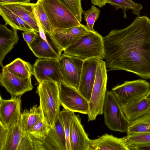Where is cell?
Here are the masks:
<instances>
[{
  "label": "cell",
  "instance_id": "603a6c76",
  "mask_svg": "<svg viewBox=\"0 0 150 150\" xmlns=\"http://www.w3.org/2000/svg\"><path fill=\"white\" fill-rule=\"evenodd\" d=\"M0 15L5 22L13 30L24 31L34 30L21 18L9 9L0 4Z\"/></svg>",
  "mask_w": 150,
  "mask_h": 150
},
{
  "label": "cell",
  "instance_id": "7402d4cb",
  "mask_svg": "<svg viewBox=\"0 0 150 150\" xmlns=\"http://www.w3.org/2000/svg\"><path fill=\"white\" fill-rule=\"evenodd\" d=\"M44 117L40 105H34L29 110H25L21 114L20 125L25 133L29 132L31 128L38 122Z\"/></svg>",
  "mask_w": 150,
  "mask_h": 150
},
{
  "label": "cell",
  "instance_id": "484cf974",
  "mask_svg": "<svg viewBox=\"0 0 150 150\" xmlns=\"http://www.w3.org/2000/svg\"><path fill=\"white\" fill-rule=\"evenodd\" d=\"M127 134L150 133V113L129 122Z\"/></svg>",
  "mask_w": 150,
  "mask_h": 150
},
{
  "label": "cell",
  "instance_id": "ba28073f",
  "mask_svg": "<svg viewBox=\"0 0 150 150\" xmlns=\"http://www.w3.org/2000/svg\"><path fill=\"white\" fill-rule=\"evenodd\" d=\"M60 105L64 109L74 112L87 114L89 102L78 90L63 82L58 83Z\"/></svg>",
  "mask_w": 150,
  "mask_h": 150
},
{
  "label": "cell",
  "instance_id": "e575fe53",
  "mask_svg": "<svg viewBox=\"0 0 150 150\" xmlns=\"http://www.w3.org/2000/svg\"><path fill=\"white\" fill-rule=\"evenodd\" d=\"M38 33L34 30L24 31L22 33L23 39L27 45L32 43L35 39Z\"/></svg>",
  "mask_w": 150,
  "mask_h": 150
},
{
  "label": "cell",
  "instance_id": "1f68e13d",
  "mask_svg": "<svg viewBox=\"0 0 150 150\" xmlns=\"http://www.w3.org/2000/svg\"><path fill=\"white\" fill-rule=\"evenodd\" d=\"M100 12V9L92 4L91 7L87 11H83L84 20L86 22V27L90 31L94 30V24L98 18Z\"/></svg>",
  "mask_w": 150,
  "mask_h": 150
},
{
  "label": "cell",
  "instance_id": "7c38bea8",
  "mask_svg": "<svg viewBox=\"0 0 150 150\" xmlns=\"http://www.w3.org/2000/svg\"><path fill=\"white\" fill-rule=\"evenodd\" d=\"M0 74L1 85L10 94L11 97L21 96L32 90L31 77H18L9 72L4 66Z\"/></svg>",
  "mask_w": 150,
  "mask_h": 150
},
{
  "label": "cell",
  "instance_id": "5b68a950",
  "mask_svg": "<svg viewBox=\"0 0 150 150\" xmlns=\"http://www.w3.org/2000/svg\"><path fill=\"white\" fill-rule=\"evenodd\" d=\"M38 1L42 5L54 30L81 24L70 10L58 0Z\"/></svg>",
  "mask_w": 150,
  "mask_h": 150
},
{
  "label": "cell",
  "instance_id": "d590c367",
  "mask_svg": "<svg viewBox=\"0 0 150 150\" xmlns=\"http://www.w3.org/2000/svg\"><path fill=\"white\" fill-rule=\"evenodd\" d=\"M8 130V127H5L0 124V150H1L5 144Z\"/></svg>",
  "mask_w": 150,
  "mask_h": 150
},
{
  "label": "cell",
  "instance_id": "83f0119b",
  "mask_svg": "<svg viewBox=\"0 0 150 150\" xmlns=\"http://www.w3.org/2000/svg\"><path fill=\"white\" fill-rule=\"evenodd\" d=\"M108 4L114 6L116 9H122L124 17L125 18H127V10H131L134 14L138 16H140V11L143 8L142 4L135 3L132 0H110Z\"/></svg>",
  "mask_w": 150,
  "mask_h": 150
},
{
  "label": "cell",
  "instance_id": "6da1fadb",
  "mask_svg": "<svg viewBox=\"0 0 150 150\" xmlns=\"http://www.w3.org/2000/svg\"><path fill=\"white\" fill-rule=\"evenodd\" d=\"M106 66L150 79V18L136 17L122 29L112 30L103 38Z\"/></svg>",
  "mask_w": 150,
  "mask_h": 150
},
{
  "label": "cell",
  "instance_id": "f546056e",
  "mask_svg": "<svg viewBox=\"0 0 150 150\" xmlns=\"http://www.w3.org/2000/svg\"><path fill=\"white\" fill-rule=\"evenodd\" d=\"M127 146L150 144V133H140L127 134L125 137Z\"/></svg>",
  "mask_w": 150,
  "mask_h": 150
},
{
  "label": "cell",
  "instance_id": "d6986e66",
  "mask_svg": "<svg viewBox=\"0 0 150 150\" xmlns=\"http://www.w3.org/2000/svg\"><path fill=\"white\" fill-rule=\"evenodd\" d=\"M21 18L35 32H40L33 13L35 4L11 3L1 4Z\"/></svg>",
  "mask_w": 150,
  "mask_h": 150
},
{
  "label": "cell",
  "instance_id": "f35d334b",
  "mask_svg": "<svg viewBox=\"0 0 150 150\" xmlns=\"http://www.w3.org/2000/svg\"><path fill=\"white\" fill-rule=\"evenodd\" d=\"M110 0H91L92 4L102 8L108 4Z\"/></svg>",
  "mask_w": 150,
  "mask_h": 150
},
{
  "label": "cell",
  "instance_id": "7a4b0ae2",
  "mask_svg": "<svg viewBox=\"0 0 150 150\" xmlns=\"http://www.w3.org/2000/svg\"><path fill=\"white\" fill-rule=\"evenodd\" d=\"M103 38L96 31H90L65 49L64 53L83 61L92 58L103 60L105 57Z\"/></svg>",
  "mask_w": 150,
  "mask_h": 150
},
{
  "label": "cell",
  "instance_id": "d4e9b609",
  "mask_svg": "<svg viewBox=\"0 0 150 150\" xmlns=\"http://www.w3.org/2000/svg\"><path fill=\"white\" fill-rule=\"evenodd\" d=\"M4 67L15 76L21 78L31 77L33 74V66L28 62L18 58Z\"/></svg>",
  "mask_w": 150,
  "mask_h": 150
},
{
  "label": "cell",
  "instance_id": "836d02e7",
  "mask_svg": "<svg viewBox=\"0 0 150 150\" xmlns=\"http://www.w3.org/2000/svg\"><path fill=\"white\" fill-rule=\"evenodd\" d=\"M72 13L74 16L81 23L83 12L81 6V0H58Z\"/></svg>",
  "mask_w": 150,
  "mask_h": 150
},
{
  "label": "cell",
  "instance_id": "3957f363",
  "mask_svg": "<svg viewBox=\"0 0 150 150\" xmlns=\"http://www.w3.org/2000/svg\"><path fill=\"white\" fill-rule=\"evenodd\" d=\"M37 92L44 117L51 127L59 114L60 105L59 87L55 82L43 81L39 83Z\"/></svg>",
  "mask_w": 150,
  "mask_h": 150
},
{
  "label": "cell",
  "instance_id": "d6a6232c",
  "mask_svg": "<svg viewBox=\"0 0 150 150\" xmlns=\"http://www.w3.org/2000/svg\"><path fill=\"white\" fill-rule=\"evenodd\" d=\"M38 18L42 27L45 34L50 35L54 31L50 22L42 5L37 1L35 3Z\"/></svg>",
  "mask_w": 150,
  "mask_h": 150
},
{
  "label": "cell",
  "instance_id": "2e32d148",
  "mask_svg": "<svg viewBox=\"0 0 150 150\" xmlns=\"http://www.w3.org/2000/svg\"><path fill=\"white\" fill-rule=\"evenodd\" d=\"M45 145L46 150H67L66 135L59 114L52 125L50 126L45 138Z\"/></svg>",
  "mask_w": 150,
  "mask_h": 150
},
{
  "label": "cell",
  "instance_id": "9a60e30c",
  "mask_svg": "<svg viewBox=\"0 0 150 150\" xmlns=\"http://www.w3.org/2000/svg\"><path fill=\"white\" fill-rule=\"evenodd\" d=\"M21 96L8 100L0 97V124L8 127L20 119Z\"/></svg>",
  "mask_w": 150,
  "mask_h": 150
},
{
  "label": "cell",
  "instance_id": "44dd1931",
  "mask_svg": "<svg viewBox=\"0 0 150 150\" xmlns=\"http://www.w3.org/2000/svg\"><path fill=\"white\" fill-rule=\"evenodd\" d=\"M120 105L129 123L150 113L148 103L145 97L125 104Z\"/></svg>",
  "mask_w": 150,
  "mask_h": 150
},
{
  "label": "cell",
  "instance_id": "4316f807",
  "mask_svg": "<svg viewBox=\"0 0 150 150\" xmlns=\"http://www.w3.org/2000/svg\"><path fill=\"white\" fill-rule=\"evenodd\" d=\"M46 150L45 139L36 137L28 132L23 138L18 150Z\"/></svg>",
  "mask_w": 150,
  "mask_h": 150
},
{
  "label": "cell",
  "instance_id": "cb8c5ba5",
  "mask_svg": "<svg viewBox=\"0 0 150 150\" xmlns=\"http://www.w3.org/2000/svg\"><path fill=\"white\" fill-rule=\"evenodd\" d=\"M8 128L6 141L1 150H18L21 141L26 133L21 129L20 120L8 127Z\"/></svg>",
  "mask_w": 150,
  "mask_h": 150
},
{
  "label": "cell",
  "instance_id": "4dcf8cb0",
  "mask_svg": "<svg viewBox=\"0 0 150 150\" xmlns=\"http://www.w3.org/2000/svg\"><path fill=\"white\" fill-rule=\"evenodd\" d=\"M49 129L50 126L44 117L36 123L28 132L36 137L45 139Z\"/></svg>",
  "mask_w": 150,
  "mask_h": 150
},
{
  "label": "cell",
  "instance_id": "4fadbf2b",
  "mask_svg": "<svg viewBox=\"0 0 150 150\" xmlns=\"http://www.w3.org/2000/svg\"><path fill=\"white\" fill-rule=\"evenodd\" d=\"M90 31L86 26L81 24L79 26L67 28L55 29L50 35L63 51Z\"/></svg>",
  "mask_w": 150,
  "mask_h": 150
},
{
  "label": "cell",
  "instance_id": "ab89813d",
  "mask_svg": "<svg viewBox=\"0 0 150 150\" xmlns=\"http://www.w3.org/2000/svg\"><path fill=\"white\" fill-rule=\"evenodd\" d=\"M145 97L147 100L149 108L150 111V90Z\"/></svg>",
  "mask_w": 150,
  "mask_h": 150
},
{
  "label": "cell",
  "instance_id": "e0dca14e",
  "mask_svg": "<svg viewBox=\"0 0 150 150\" xmlns=\"http://www.w3.org/2000/svg\"><path fill=\"white\" fill-rule=\"evenodd\" d=\"M91 140L81 124L79 115L74 113L70 134V150H90Z\"/></svg>",
  "mask_w": 150,
  "mask_h": 150
},
{
  "label": "cell",
  "instance_id": "ac0fdd59",
  "mask_svg": "<svg viewBox=\"0 0 150 150\" xmlns=\"http://www.w3.org/2000/svg\"><path fill=\"white\" fill-rule=\"evenodd\" d=\"M129 150L125 137L119 138L107 133L91 140L90 150Z\"/></svg>",
  "mask_w": 150,
  "mask_h": 150
},
{
  "label": "cell",
  "instance_id": "5bb4252c",
  "mask_svg": "<svg viewBox=\"0 0 150 150\" xmlns=\"http://www.w3.org/2000/svg\"><path fill=\"white\" fill-rule=\"evenodd\" d=\"M97 59L92 58L83 60L80 75L78 91L88 102L95 79Z\"/></svg>",
  "mask_w": 150,
  "mask_h": 150
},
{
  "label": "cell",
  "instance_id": "74e56055",
  "mask_svg": "<svg viewBox=\"0 0 150 150\" xmlns=\"http://www.w3.org/2000/svg\"><path fill=\"white\" fill-rule=\"evenodd\" d=\"M32 0H0V4L7 3H30Z\"/></svg>",
  "mask_w": 150,
  "mask_h": 150
},
{
  "label": "cell",
  "instance_id": "8d00e7d4",
  "mask_svg": "<svg viewBox=\"0 0 150 150\" xmlns=\"http://www.w3.org/2000/svg\"><path fill=\"white\" fill-rule=\"evenodd\" d=\"M127 146L129 150H150V144Z\"/></svg>",
  "mask_w": 150,
  "mask_h": 150
},
{
  "label": "cell",
  "instance_id": "ffe728a7",
  "mask_svg": "<svg viewBox=\"0 0 150 150\" xmlns=\"http://www.w3.org/2000/svg\"><path fill=\"white\" fill-rule=\"evenodd\" d=\"M7 25H0V65L4 66L2 62L6 55L10 52L19 40L17 30L8 28Z\"/></svg>",
  "mask_w": 150,
  "mask_h": 150
},
{
  "label": "cell",
  "instance_id": "f1b7e54d",
  "mask_svg": "<svg viewBox=\"0 0 150 150\" xmlns=\"http://www.w3.org/2000/svg\"><path fill=\"white\" fill-rule=\"evenodd\" d=\"M74 113L64 109L59 112L66 135L67 150H70V134L72 119Z\"/></svg>",
  "mask_w": 150,
  "mask_h": 150
},
{
  "label": "cell",
  "instance_id": "52a82bcc",
  "mask_svg": "<svg viewBox=\"0 0 150 150\" xmlns=\"http://www.w3.org/2000/svg\"><path fill=\"white\" fill-rule=\"evenodd\" d=\"M150 90V83L138 79L125 81L113 87L112 91L120 104L124 105L145 97Z\"/></svg>",
  "mask_w": 150,
  "mask_h": 150
},
{
  "label": "cell",
  "instance_id": "277c9868",
  "mask_svg": "<svg viewBox=\"0 0 150 150\" xmlns=\"http://www.w3.org/2000/svg\"><path fill=\"white\" fill-rule=\"evenodd\" d=\"M105 62L97 59L95 82L89 101L88 121L95 120L98 115L103 114V108L107 93V71Z\"/></svg>",
  "mask_w": 150,
  "mask_h": 150
},
{
  "label": "cell",
  "instance_id": "9c48e42d",
  "mask_svg": "<svg viewBox=\"0 0 150 150\" xmlns=\"http://www.w3.org/2000/svg\"><path fill=\"white\" fill-rule=\"evenodd\" d=\"M58 61L62 82L78 90L83 61L64 53Z\"/></svg>",
  "mask_w": 150,
  "mask_h": 150
},
{
  "label": "cell",
  "instance_id": "8fae6325",
  "mask_svg": "<svg viewBox=\"0 0 150 150\" xmlns=\"http://www.w3.org/2000/svg\"><path fill=\"white\" fill-rule=\"evenodd\" d=\"M33 75L39 83L43 81L62 82L58 60L38 59L33 66Z\"/></svg>",
  "mask_w": 150,
  "mask_h": 150
},
{
  "label": "cell",
  "instance_id": "30bf717a",
  "mask_svg": "<svg viewBox=\"0 0 150 150\" xmlns=\"http://www.w3.org/2000/svg\"><path fill=\"white\" fill-rule=\"evenodd\" d=\"M28 45L38 59L58 60L63 51L49 34L38 33L35 40Z\"/></svg>",
  "mask_w": 150,
  "mask_h": 150
},
{
  "label": "cell",
  "instance_id": "8992f818",
  "mask_svg": "<svg viewBox=\"0 0 150 150\" xmlns=\"http://www.w3.org/2000/svg\"><path fill=\"white\" fill-rule=\"evenodd\" d=\"M103 112L105 123L110 130L122 133L127 132L129 122L112 91H107Z\"/></svg>",
  "mask_w": 150,
  "mask_h": 150
}]
</instances>
